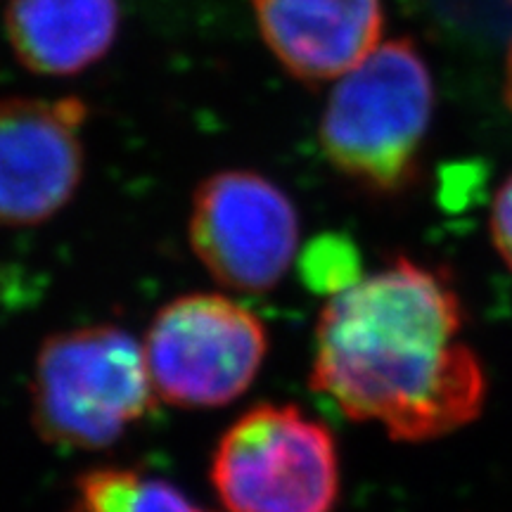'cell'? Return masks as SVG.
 Returning a JSON list of instances; mask_svg holds the SVG:
<instances>
[{
    "label": "cell",
    "mask_w": 512,
    "mask_h": 512,
    "mask_svg": "<svg viewBox=\"0 0 512 512\" xmlns=\"http://www.w3.org/2000/svg\"><path fill=\"white\" fill-rule=\"evenodd\" d=\"M458 292L399 256L325 302L316 323L311 389L396 441H430L470 425L486 375L463 339Z\"/></svg>",
    "instance_id": "6da1fadb"
},
{
    "label": "cell",
    "mask_w": 512,
    "mask_h": 512,
    "mask_svg": "<svg viewBox=\"0 0 512 512\" xmlns=\"http://www.w3.org/2000/svg\"><path fill=\"white\" fill-rule=\"evenodd\" d=\"M432 112V74L413 43H380L337 79L320 121V145L344 176L373 190H399L413 176Z\"/></svg>",
    "instance_id": "7a4b0ae2"
},
{
    "label": "cell",
    "mask_w": 512,
    "mask_h": 512,
    "mask_svg": "<svg viewBox=\"0 0 512 512\" xmlns=\"http://www.w3.org/2000/svg\"><path fill=\"white\" fill-rule=\"evenodd\" d=\"M143 344L117 325L50 335L36 356L31 418L43 441L105 448L157 406Z\"/></svg>",
    "instance_id": "3957f363"
},
{
    "label": "cell",
    "mask_w": 512,
    "mask_h": 512,
    "mask_svg": "<svg viewBox=\"0 0 512 512\" xmlns=\"http://www.w3.org/2000/svg\"><path fill=\"white\" fill-rule=\"evenodd\" d=\"M211 484L228 512H332L339 498L335 439L302 408L261 403L221 437Z\"/></svg>",
    "instance_id": "277c9868"
},
{
    "label": "cell",
    "mask_w": 512,
    "mask_h": 512,
    "mask_svg": "<svg viewBox=\"0 0 512 512\" xmlns=\"http://www.w3.org/2000/svg\"><path fill=\"white\" fill-rule=\"evenodd\" d=\"M143 349L159 399L216 408L252 387L268 332L254 311L223 294H185L157 311Z\"/></svg>",
    "instance_id": "5b68a950"
},
{
    "label": "cell",
    "mask_w": 512,
    "mask_h": 512,
    "mask_svg": "<svg viewBox=\"0 0 512 512\" xmlns=\"http://www.w3.org/2000/svg\"><path fill=\"white\" fill-rule=\"evenodd\" d=\"M190 245L216 283L235 292H268L297 254V209L261 174L219 171L192 195Z\"/></svg>",
    "instance_id": "8992f818"
},
{
    "label": "cell",
    "mask_w": 512,
    "mask_h": 512,
    "mask_svg": "<svg viewBox=\"0 0 512 512\" xmlns=\"http://www.w3.org/2000/svg\"><path fill=\"white\" fill-rule=\"evenodd\" d=\"M86 114L76 98L0 100V226H38L72 200Z\"/></svg>",
    "instance_id": "52a82bcc"
},
{
    "label": "cell",
    "mask_w": 512,
    "mask_h": 512,
    "mask_svg": "<svg viewBox=\"0 0 512 512\" xmlns=\"http://www.w3.org/2000/svg\"><path fill=\"white\" fill-rule=\"evenodd\" d=\"M268 50L294 79L323 83L358 67L382 38V0H254Z\"/></svg>",
    "instance_id": "ba28073f"
},
{
    "label": "cell",
    "mask_w": 512,
    "mask_h": 512,
    "mask_svg": "<svg viewBox=\"0 0 512 512\" xmlns=\"http://www.w3.org/2000/svg\"><path fill=\"white\" fill-rule=\"evenodd\" d=\"M17 60L36 74L72 76L112 48L117 0H12L5 12Z\"/></svg>",
    "instance_id": "9c48e42d"
},
{
    "label": "cell",
    "mask_w": 512,
    "mask_h": 512,
    "mask_svg": "<svg viewBox=\"0 0 512 512\" xmlns=\"http://www.w3.org/2000/svg\"><path fill=\"white\" fill-rule=\"evenodd\" d=\"M72 512H209L178 486L133 467L105 465L81 472Z\"/></svg>",
    "instance_id": "30bf717a"
},
{
    "label": "cell",
    "mask_w": 512,
    "mask_h": 512,
    "mask_svg": "<svg viewBox=\"0 0 512 512\" xmlns=\"http://www.w3.org/2000/svg\"><path fill=\"white\" fill-rule=\"evenodd\" d=\"M491 238L496 252L512 271V174L505 178L491 207Z\"/></svg>",
    "instance_id": "8fae6325"
}]
</instances>
